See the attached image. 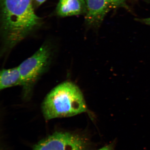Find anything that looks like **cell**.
<instances>
[{"label": "cell", "instance_id": "cell-1", "mask_svg": "<svg viewBox=\"0 0 150 150\" xmlns=\"http://www.w3.org/2000/svg\"><path fill=\"white\" fill-rule=\"evenodd\" d=\"M1 53H8L40 27L33 0H1Z\"/></svg>", "mask_w": 150, "mask_h": 150}, {"label": "cell", "instance_id": "cell-2", "mask_svg": "<svg viewBox=\"0 0 150 150\" xmlns=\"http://www.w3.org/2000/svg\"><path fill=\"white\" fill-rule=\"evenodd\" d=\"M46 120L73 117L86 111L83 94L75 84L65 81L56 86L46 96L42 105Z\"/></svg>", "mask_w": 150, "mask_h": 150}, {"label": "cell", "instance_id": "cell-3", "mask_svg": "<svg viewBox=\"0 0 150 150\" xmlns=\"http://www.w3.org/2000/svg\"><path fill=\"white\" fill-rule=\"evenodd\" d=\"M55 50L53 42L47 41L34 54L18 66L22 78L24 98L30 96L37 82L49 69Z\"/></svg>", "mask_w": 150, "mask_h": 150}, {"label": "cell", "instance_id": "cell-4", "mask_svg": "<svg viewBox=\"0 0 150 150\" xmlns=\"http://www.w3.org/2000/svg\"><path fill=\"white\" fill-rule=\"evenodd\" d=\"M86 142L77 134L55 132L39 142L33 150H84Z\"/></svg>", "mask_w": 150, "mask_h": 150}, {"label": "cell", "instance_id": "cell-5", "mask_svg": "<svg viewBox=\"0 0 150 150\" xmlns=\"http://www.w3.org/2000/svg\"><path fill=\"white\" fill-rule=\"evenodd\" d=\"M87 8L86 24L97 26L101 24L110 8L107 0H84Z\"/></svg>", "mask_w": 150, "mask_h": 150}, {"label": "cell", "instance_id": "cell-6", "mask_svg": "<svg viewBox=\"0 0 150 150\" xmlns=\"http://www.w3.org/2000/svg\"><path fill=\"white\" fill-rule=\"evenodd\" d=\"M87 8L84 0H59L56 13L61 17L86 14Z\"/></svg>", "mask_w": 150, "mask_h": 150}, {"label": "cell", "instance_id": "cell-7", "mask_svg": "<svg viewBox=\"0 0 150 150\" xmlns=\"http://www.w3.org/2000/svg\"><path fill=\"white\" fill-rule=\"evenodd\" d=\"M22 85L21 74L18 67L3 69L0 74V89Z\"/></svg>", "mask_w": 150, "mask_h": 150}, {"label": "cell", "instance_id": "cell-8", "mask_svg": "<svg viewBox=\"0 0 150 150\" xmlns=\"http://www.w3.org/2000/svg\"><path fill=\"white\" fill-rule=\"evenodd\" d=\"M110 9L124 7L127 8L126 0H107Z\"/></svg>", "mask_w": 150, "mask_h": 150}, {"label": "cell", "instance_id": "cell-9", "mask_svg": "<svg viewBox=\"0 0 150 150\" xmlns=\"http://www.w3.org/2000/svg\"><path fill=\"white\" fill-rule=\"evenodd\" d=\"M139 21L142 22V23L145 24L146 25H150V18H142V19H137Z\"/></svg>", "mask_w": 150, "mask_h": 150}, {"label": "cell", "instance_id": "cell-10", "mask_svg": "<svg viewBox=\"0 0 150 150\" xmlns=\"http://www.w3.org/2000/svg\"><path fill=\"white\" fill-rule=\"evenodd\" d=\"M46 0H34L35 4L37 6H40L42 5V4Z\"/></svg>", "mask_w": 150, "mask_h": 150}, {"label": "cell", "instance_id": "cell-11", "mask_svg": "<svg viewBox=\"0 0 150 150\" xmlns=\"http://www.w3.org/2000/svg\"><path fill=\"white\" fill-rule=\"evenodd\" d=\"M97 150H113L111 147L109 146H106Z\"/></svg>", "mask_w": 150, "mask_h": 150}]
</instances>
